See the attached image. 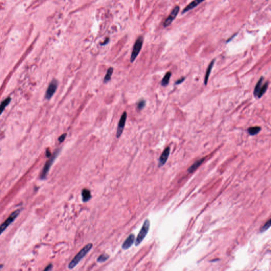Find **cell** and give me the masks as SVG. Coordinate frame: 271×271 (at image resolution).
Segmentation results:
<instances>
[{"instance_id":"6da1fadb","label":"cell","mask_w":271,"mask_h":271,"mask_svg":"<svg viewBox=\"0 0 271 271\" xmlns=\"http://www.w3.org/2000/svg\"><path fill=\"white\" fill-rule=\"evenodd\" d=\"M92 247L93 244L92 243H89L85 245L69 263L68 266L69 269H73V268L75 267L77 265L80 263V260L87 255L88 253L91 251Z\"/></svg>"},{"instance_id":"7a4b0ae2","label":"cell","mask_w":271,"mask_h":271,"mask_svg":"<svg viewBox=\"0 0 271 271\" xmlns=\"http://www.w3.org/2000/svg\"><path fill=\"white\" fill-rule=\"evenodd\" d=\"M150 227V221L149 219H147L145 220V222L142 225L140 231L135 241V245L136 246H138L141 243L142 241L145 238L147 233L148 232Z\"/></svg>"},{"instance_id":"3957f363","label":"cell","mask_w":271,"mask_h":271,"mask_svg":"<svg viewBox=\"0 0 271 271\" xmlns=\"http://www.w3.org/2000/svg\"><path fill=\"white\" fill-rule=\"evenodd\" d=\"M143 42H144V38L142 36L139 37L136 40V42L134 44L133 49L132 51L131 57H130V61L131 63H133L135 61L136 58L137 57L139 53L140 52L142 49V47L143 45Z\"/></svg>"},{"instance_id":"277c9868","label":"cell","mask_w":271,"mask_h":271,"mask_svg":"<svg viewBox=\"0 0 271 271\" xmlns=\"http://www.w3.org/2000/svg\"><path fill=\"white\" fill-rule=\"evenodd\" d=\"M59 152H60V149H57L54 153L53 155L51 157V158H50L49 160L46 162V164L43 168V171H42V175H41V178L42 179H44L46 178V176L47 175V174L49 171L51 165L53 164L54 160H55V159L57 157Z\"/></svg>"},{"instance_id":"5b68a950","label":"cell","mask_w":271,"mask_h":271,"mask_svg":"<svg viewBox=\"0 0 271 271\" xmlns=\"http://www.w3.org/2000/svg\"><path fill=\"white\" fill-rule=\"evenodd\" d=\"M20 210H17L13 212L12 214L9 216V217L5 221V222L0 226V235L2 234V233L11 224L12 222L14 221V220L15 218L18 217V216L20 214Z\"/></svg>"},{"instance_id":"8992f818","label":"cell","mask_w":271,"mask_h":271,"mask_svg":"<svg viewBox=\"0 0 271 271\" xmlns=\"http://www.w3.org/2000/svg\"><path fill=\"white\" fill-rule=\"evenodd\" d=\"M58 85V82L57 80L56 79H53L50 82L47 90L46 95H45L46 99H50L53 97V96L54 95V94L55 93V92L57 89Z\"/></svg>"},{"instance_id":"52a82bcc","label":"cell","mask_w":271,"mask_h":271,"mask_svg":"<svg viewBox=\"0 0 271 271\" xmlns=\"http://www.w3.org/2000/svg\"><path fill=\"white\" fill-rule=\"evenodd\" d=\"M127 118V113L126 111H124L122 114L121 118L120 119L119 122L118 126L117 127V131L116 133V137L119 138L121 136L123 131L124 130V128L126 125V120Z\"/></svg>"},{"instance_id":"ba28073f","label":"cell","mask_w":271,"mask_h":271,"mask_svg":"<svg viewBox=\"0 0 271 271\" xmlns=\"http://www.w3.org/2000/svg\"><path fill=\"white\" fill-rule=\"evenodd\" d=\"M179 11V6H176L174 8L172 12H171L170 15L168 16V18L165 20L163 24L164 27H167L169 26L172 23L173 20L175 19Z\"/></svg>"},{"instance_id":"9c48e42d","label":"cell","mask_w":271,"mask_h":271,"mask_svg":"<svg viewBox=\"0 0 271 271\" xmlns=\"http://www.w3.org/2000/svg\"><path fill=\"white\" fill-rule=\"evenodd\" d=\"M169 154H170V148L168 147L164 149V150L160 155V159H159V163H158L159 167L163 166L166 163V161L168 160V157L169 156Z\"/></svg>"},{"instance_id":"30bf717a","label":"cell","mask_w":271,"mask_h":271,"mask_svg":"<svg viewBox=\"0 0 271 271\" xmlns=\"http://www.w3.org/2000/svg\"><path fill=\"white\" fill-rule=\"evenodd\" d=\"M135 241V236L133 233L130 234V235L128 237V238L126 239V241H124L122 245V248L124 250H127L128 248H130V247L134 244V242Z\"/></svg>"},{"instance_id":"8fae6325","label":"cell","mask_w":271,"mask_h":271,"mask_svg":"<svg viewBox=\"0 0 271 271\" xmlns=\"http://www.w3.org/2000/svg\"><path fill=\"white\" fill-rule=\"evenodd\" d=\"M204 1H205V0H193L192 2H191L190 4L187 5V6L182 11V13H184L193 9V8H195L196 7H197L198 5V4L201 3Z\"/></svg>"},{"instance_id":"7c38bea8","label":"cell","mask_w":271,"mask_h":271,"mask_svg":"<svg viewBox=\"0 0 271 271\" xmlns=\"http://www.w3.org/2000/svg\"><path fill=\"white\" fill-rule=\"evenodd\" d=\"M205 160L204 158H202L200 160H198L196 161L193 164L191 165V166L188 169V172H189L190 173H193V172H195V171L198 168V167L201 165L202 164L203 162H204V160Z\"/></svg>"},{"instance_id":"4fadbf2b","label":"cell","mask_w":271,"mask_h":271,"mask_svg":"<svg viewBox=\"0 0 271 271\" xmlns=\"http://www.w3.org/2000/svg\"><path fill=\"white\" fill-rule=\"evenodd\" d=\"M82 200L84 202H88L92 198L91 192L90 190L86 189H84L82 191Z\"/></svg>"},{"instance_id":"5bb4252c","label":"cell","mask_w":271,"mask_h":271,"mask_svg":"<svg viewBox=\"0 0 271 271\" xmlns=\"http://www.w3.org/2000/svg\"><path fill=\"white\" fill-rule=\"evenodd\" d=\"M113 73V67H110L109 69H107V73L104 77L103 80V83L106 84L108 83L110 80H111V76L112 75V74Z\"/></svg>"},{"instance_id":"9a60e30c","label":"cell","mask_w":271,"mask_h":271,"mask_svg":"<svg viewBox=\"0 0 271 271\" xmlns=\"http://www.w3.org/2000/svg\"><path fill=\"white\" fill-rule=\"evenodd\" d=\"M214 61H215L214 59L212 61H211V62L210 63V64L209 65L208 69H207L206 74V76H205V78H204V84H205L206 85L207 83H208V80H209V76H210V73H211L212 69V67H213V66H214Z\"/></svg>"},{"instance_id":"2e32d148","label":"cell","mask_w":271,"mask_h":271,"mask_svg":"<svg viewBox=\"0 0 271 271\" xmlns=\"http://www.w3.org/2000/svg\"><path fill=\"white\" fill-rule=\"evenodd\" d=\"M171 75H172V73L170 72H168L164 76L161 82V85L163 86H166L169 84Z\"/></svg>"},{"instance_id":"e0dca14e","label":"cell","mask_w":271,"mask_h":271,"mask_svg":"<svg viewBox=\"0 0 271 271\" xmlns=\"http://www.w3.org/2000/svg\"><path fill=\"white\" fill-rule=\"evenodd\" d=\"M263 80V77H261L260 78V80L258 81L257 83L256 84V85L255 86V89H254V96H258L260 89V88H261L262 86Z\"/></svg>"},{"instance_id":"ac0fdd59","label":"cell","mask_w":271,"mask_h":271,"mask_svg":"<svg viewBox=\"0 0 271 271\" xmlns=\"http://www.w3.org/2000/svg\"><path fill=\"white\" fill-rule=\"evenodd\" d=\"M262 129L260 127L256 126V127H250L248 129V133L251 136H254L257 134H258L261 131Z\"/></svg>"},{"instance_id":"d6986e66","label":"cell","mask_w":271,"mask_h":271,"mask_svg":"<svg viewBox=\"0 0 271 271\" xmlns=\"http://www.w3.org/2000/svg\"><path fill=\"white\" fill-rule=\"evenodd\" d=\"M11 100V98L9 97L8 98H7L6 99L4 100V101H3L2 102V103H1V104H0V115H1L3 113L5 108L8 106V104L10 102Z\"/></svg>"},{"instance_id":"ffe728a7","label":"cell","mask_w":271,"mask_h":271,"mask_svg":"<svg viewBox=\"0 0 271 271\" xmlns=\"http://www.w3.org/2000/svg\"><path fill=\"white\" fill-rule=\"evenodd\" d=\"M268 82H266L265 84H264L263 85H262V87H261L260 89L259 93H258V96H257L258 98H260L262 96H263L264 94L265 93L266 91L267 88H268Z\"/></svg>"},{"instance_id":"44dd1931","label":"cell","mask_w":271,"mask_h":271,"mask_svg":"<svg viewBox=\"0 0 271 271\" xmlns=\"http://www.w3.org/2000/svg\"><path fill=\"white\" fill-rule=\"evenodd\" d=\"M109 257L110 256L109 255H107V254H103L99 256V257L97 259V261L99 263H103L106 262L107 260L109 258Z\"/></svg>"},{"instance_id":"7402d4cb","label":"cell","mask_w":271,"mask_h":271,"mask_svg":"<svg viewBox=\"0 0 271 271\" xmlns=\"http://www.w3.org/2000/svg\"><path fill=\"white\" fill-rule=\"evenodd\" d=\"M270 226H271V219H269V220L265 224V225L261 228V229H260V232H261V233H263V232L265 231L266 230H267V229H268V228L270 227Z\"/></svg>"},{"instance_id":"603a6c76","label":"cell","mask_w":271,"mask_h":271,"mask_svg":"<svg viewBox=\"0 0 271 271\" xmlns=\"http://www.w3.org/2000/svg\"><path fill=\"white\" fill-rule=\"evenodd\" d=\"M146 106V101L144 99L140 100L137 104V109L139 110H141Z\"/></svg>"},{"instance_id":"cb8c5ba5","label":"cell","mask_w":271,"mask_h":271,"mask_svg":"<svg viewBox=\"0 0 271 271\" xmlns=\"http://www.w3.org/2000/svg\"><path fill=\"white\" fill-rule=\"evenodd\" d=\"M66 136H67V134H66V133L62 134L61 136L58 138V141H59L60 142H63V141L65 140V139H66Z\"/></svg>"},{"instance_id":"d4e9b609","label":"cell","mask_w":271,"mask_h":271,"mask_svg":"<svg viewBox=\"0 0 271 271\" xmlns=\"http://www.w3.org/2000/svg\"><path fill=\"white\" fill-rule=\"evenodd\" d=\"M185 80V77H183V78H181V79H179L178 80H177L175 82L176 85H177V84H181L183 82H184V80Z\"/></svg>"},{"instance_id":"484cf974","label":"cell","mask_w":271,"mask_h":271,"mask_svg":"<svg viewBox=\"0 0 271 271\" xmlns=\"http://www.w3.org/2000/svg\"><path fill=\"white\" fill-rule=\"evenodd\" d=\"M52 267H52V265H51V264H50V265H49V266H48L47 267H46L45 270V271H48V270H51L52 269Z\"/></svg>"},{"instance_id":"4316f807","label":"cell","mask_w":271,"mask_h":271,"mask_svg":"<svg viewBox=\"0 0 271 271\" xmlns=\"http://www.w3.org/2000/svg\"><path fill=\"white\" fill-rule=\"evenodd\" d=\"M109 39H106V40L103 42V44H101V45H107V44L109 42Z\"/></svg>"},{"instance_id":"83f0119b","label":"cell","mask_w":271,"mask_h":271,"mask_svg":"<svg viewBox=\"0 0 271 271\" xmlns=\"http://www.w3.org/2000/svg\"><path fill=\"white\" fill-rule=\"evenodd\" d=\"M47 154V156L48 157L50 156V155H51L50 152V151H49V150H47V154Z\"/></svg>"}]
</instances>
